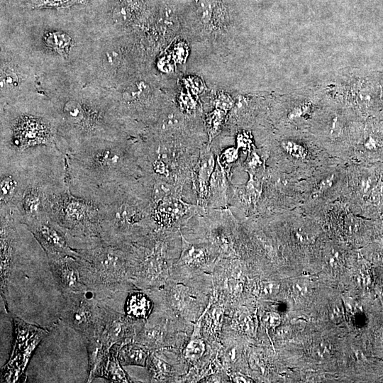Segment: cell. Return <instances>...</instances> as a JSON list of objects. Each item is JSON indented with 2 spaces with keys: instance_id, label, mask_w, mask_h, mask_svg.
<instances>
[{
  "instance_id": "1",
  "label": "cell",
  "mask_w": 383,
  "mask_h": 383,
  "mask_svg": "<svg viewBox=\"0 0 383 383\" xmlns=\"http://www.w3.org/2000/svg\"><path fill=\"white\" fill-rule=\"evenodd\" d=\"M70 192L98 203L118 187L146 175L140 140L121 138L92 142L66 155Z\"/></svg>"
},
{
  "instance_id": "2",
  "label": "cell",
  "mask_w": 383,
  "mask_h": 383,
  "mask_svg": "<svg viewBox=\"0 0 383 383\" xmlns=\"http://www.w3.org/2000/svg\"><path fill=\"white\" fill-rule=\"evenodd\" d=\"M100 237L112 245L133 244L155 229L146 176L123 184L97 203Z\"/></svg>"
},
{
  "instance_id": "3",
  "label": "cell",
  "mask_w": 383,
  "mask_h": 383,
  "mask_svg": "<svg viewBox=\"0 0 383 383\" xmlns=\"http://www.w3.org/2000/svg\"><path fill=\"white\" fill-rule=\"evenodd\" d=\"M38 347L27 374L35 382H82L90 377L88 338L80 333L62 353L70 326L60 319Z\"/></svg>"
},
{
  "instance_id": "4",
  "label": "cell",
  "mask_w": 383,
  "mask_h": 383,
  "mask_svg": "<svg viewBox=\"0 0 383 383\" xmlns=\"http://www.w3.org/2000/svg\"><path fill=\"white\" fill-rule=\"evenodd\" d=\"M76 251L84 284L100 301L111 299L131 267V244L112 245L96 238Z\"/></svg>"
},
{
  "instance_id": "5",
  "label": "cell",
  "mask_w": 383,
  "mask_h": 383,
  "mask_svg": "<svg viewBox=\"0 0 383 383\" xmlns=\"http://www.w3.org/2000/svg\"><path fill=\"white\" fill-rule=\"evenodd\" d=\"M9 130L6 136L1 138L0 161L63 153L60 148L57 128L48 118L23 113L12 121Z\"/></svg>"
},
{
  "instance_id": "6",
  "label": "cell",
  "mask_w": 383,
  "mask_h": 383,
  "mask_svg": "<svg viewBox=\"0 0 383 383\" xmlns=\"http://www.w3.org/2000/svg\"><path fill=\"white\" fill-rule=\"evenodd\" d=\"M48 216L74 250L91 239L101 238L99 205L73 195L70 189L53 199Z\"/></svg>"
},
{
  "instance_id": "7",
  "label": "cell",
  "mask_w": 383,
  "mask_h": 383,
  "mask_svg": "<svg viewBox=\"0 0 383 383\" xmlns=\"http://www.w3.org/2000/svg\"><path fill=\"white\" fill-rule=\"evenodd\" d=\"M267 152L272 167L302 177L340 161L334 158L316 138L299 134L276 138L269 144Z\"/></svg>"
},
{
  "instance_id": "8",
  "label": "cell",
  "mask_w": 383,
  "mask_h": 383,
  "mask_svg": "<svg viewBox=\"0 0 383 383\" xmlns=\"http://www.w3.org/2000/svg\"><path fill=\"white\" fill-rule=\"evenodd\" d=\"M346 184L347 171L340 161L321 167L305 179L299 208L309 213L321 211L337 200Z\"/></svg>"
},
{
  "instance_id": "9",
  "label": "cell",
  "mask_w": 383,
  "mask_h": 383,
  "mask_svg": "<svg viewBox=\"0 0 383 383\" xmlns=\"http://www.w3.org/2000/svg\"><path fill=\"white\" fill-rule=\"evenodd\" d=\"M60 320L90 338L99 333L106 304L90 289L64 296Z\"/></svg>"
},
{
  "instance_id": "10",
  "label": "cell",
  "mask_w": 383,
  "mask_h": 383,
  "mask_svg": "<svg viewBox=\"0 0 383 383\" xmlns=\"http://www.w3.org/2000/svg\"><path fill=\"white\" fill-rule=\"evenodd\" d=\"M50 267L63 296L89 289L84 284L79 257L48 255Z\"/></svg>"
},
{
  "instance_id": "11",
  "label": "cell",
  "mask_w": 383,
  "mask_h": 383,
  "mask_svg": "<svg viewBox=\"0 0 383 383\" xmlns=\"http://www.w3.org/2000/svg\"><path fill=\"white\" fill-rule=\"evenodd\" d=\"M205 208L185 202L180 196H170L151 202V216L155 229L172 226L187 214Z\"/></svg>"
},
{
  "instance_id": "12",
  "label": "cell",
  "mask_w": 383,
  "mask_h": 383,
  "mask_svg": "<svg viewBox=\"0 0 383 383\" xmlns=\"http://www.w3.org/2000/svg\"><path fill=\"white\" fill-rule=\"evenodd\" d=\"M48 255L79 257L68 244L65 236L49 216L27 226Z\"/></svg>"
},
{
  "instance_id": "13",
  "label": "cell",
  "mask_w": 383,
  "mask_h": 383,
  "mask_svg": "<svg viewBox=\"0 0 383 383\" xmlns=\"http://www.w3.org/2000/svg\"><path fill=\"white\" fill-rule=\"evenodd\" d=\"M216 164L213 153L209 145L201 146L198 161L193 170L192 185L197 204L206 209L210 180Z\"/></svg>"
},
{
  "instance_id": "14",
  "label": "cell",
  "mask_w": 383,
  "mask_h": 383,
  "mask_svg": "<svg viewBox=\"0 0 383 383\" xmlns=\"http://www.w3.org/2000/svg\"><path fill=\"white\" fill-rule=\"evenodd\" d=\"M228 188L227 175L217 160L210 180L206 209L219 210L229 208Z\"/></svg>"
},
{
  "instance_id": "15",
  "label": "cell",
  "mask_w": 383,
  "mask_h": 383,
  "mask_svg": "<svg viewBox=\"0 0 383 383\" xmlns=\"http://www.w3.org/2000/svg\"><path fill=\"white\" fill-rule=\"evenodd\" d=\"M315 112V104L311 101L304 100L291 105L283 114L284 123L294 125L311 118Z\"/></svg>"
},
{
  "instance_id": "16",
  "label": "cell",
  "mask_w": 383,
  "mask_h": 383,
  "mask_svg": "<svg viewBox=\"0 0 383 383\" xmlns=\"http://www.w3.org/2000/svg\"><path fill=\"white\" fill-rule=\"evenodd\" d=\"M45 44L57 52L63 58H66L72 46V38L63 31L47 32L43 36Z\"/></svg>"
},
{
  "instance_id": "17",
  "label": "cell",
  "mask_w": 383,
  "mask_h": 383,
  "mask_svg": "<svg viewBox=\"0 0 383 383\" xmlns=\"http://www.w3.org/2000/svg\"><path fill=\"white\" fill-rule=\"evenodd\" d=\"M150 309V301L141 293H133L127 299L126 303V311L128 316L144 318L146 317Z\"/></svg>"
},
{
  "instance_id": "18",
  "label": "cell",
  "mask_w": 383,
  "mask_h": 383,
  "mask_svg": "<svg viewBox=\"0 0 383 383\" xmlns=\"http://www.w3.org/2000/svg\"><path fill=\"white\" fill-rule=\"evenodd\" d=\"M118 360L123 365H136L143 366L145 364L148 353L142 348L135 345L123 346L118 352Z\"/></svg>"
},
{
  "instance_id": "19",
  "label": "cell",
  "mask_w": 383,
  "mask_h": 383,
  "mask_svg": "<svg viewBox=\"0 0 383 383\" xmlns=\"http://www.w3.org/2000/svg\"><path fill=\"white\" fill-rule=\"evenodd\" d=\"M207 257V251L203 247L187 244L183 249L182 257L184 262L190 265L204 263Z\"/></svg>"
},
{
  "instance_id": "20",
  "label": "cell",
  "mask_w": 383,
  "mask_h": 383,
  "mask_svg": "<svg viewBox=\"0 0 383 383\" xmlns=\"http://www.w3.org/2000/svg\"><path fill=\"white\" fill-rule=\"evenodd\" d=\"M84 3V0H30L28 5L31 9H62Z\"/></svg>"
},
{
  "instance_id": "21",
  "label": "cell",
  "mask_w": 383,
  "mask_h": 383,
  "mask_svg": "<svg viewBox=\"0 0 383 383\" xmlns=\"http://www.w3.org/2000/svg\"><path fill=\"white\" fill-rule=\"evenodd\" d=\"M205 350V345L201 340H192L185 349V356L191 360L200 358Z\"/></svg>"
},
{
  "instance_id": "22",
  "label": "cell",
  "mask_w": 383,
  "mask_h": 383,
  "mask_svg": "<svg viewBox=\"0 0 383 383\" xmlns=\"http://www.w3.org/2000/svg\"><path fill=\"white\" fill-rule=\"evenodd\" d=\"M18 84V77L16 72L9 69L4 68L1 73V85L2 87L14 88Z\"/></svg>"
},
{
  "instance_id": "23",
  "label": "cell",
  "mask_w": 383,
  "mask_h": 383,
  "mask_svg": "<svg viewBox=\"0 0 383 383\" xmlns=\"http://www.w3.org/2000/svg\"><path fill=\"white\" fill-rule=\"evenodd\" d=\"M238 157V152L237 149L229 148L224 150L220 156L218 155L217 160L225 170L230 165L234 163L237 160Z\"/></svg>"
},
{
  "instance_id": "24",
  "label": "cell",
  "mask_w": 383,
  "mask_h": 383,
  "mask_svg": "<svg viewBox=\"0 0 383 383\" xmlns=\"http://www.w3.org/2000/svg\"><path fill=\"white\" fill-rule=\"evenodd\" d=\"M279 318L277 314H272L270 317V323L272 326H276L279 323Z\"/></svg>"
},
{
  "instance_id": "25",
  "label": "cell",
  "mask_w": 383,
  "mask_h": 383,
  "mask_svg": "<svg viewBox=\"0 0 383 383\" xmlns=\"http://www.w3.org/2000/svg\"><path fill=\"white\" fill-rule=\"evenodd\" d=\"M234 380L236 382H248V381H247V379L245 378H244L243 377H239V376L235 377Z\"/></svg>"
}]
</instances>
